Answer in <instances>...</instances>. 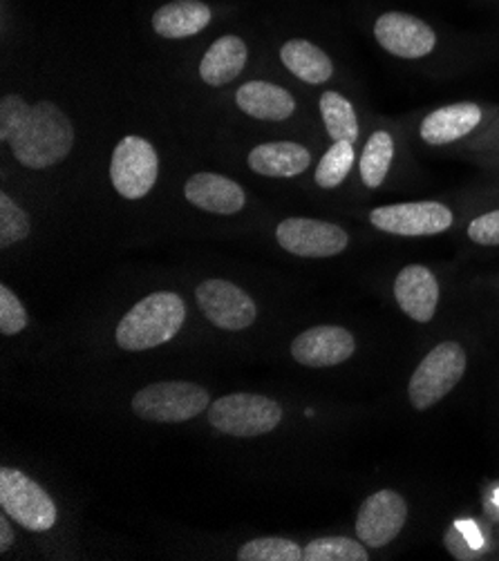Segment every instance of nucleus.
Returning a JSON list of instances; mask_svg holds the SVG:
<instances>
[{"label": "nucleus", "instance_id": "bb28decb", "mask_svg": "<svg viewBox=\"0 0 499 561\" xmlns=\"http://www.w3.org/2000/svg\"><path fill=\"white\" fill-rule=\"evenodd\" d=\"M30 231L32 224L27 213L10 195H0V247L8 249L25 240Z\"/></svg>", "mask_w": 499, "mask_h": 561}, {"label": "nucleus", "instance_id": "6e6552de", "mask_svg": "<svg viewBox=\"0 0 499 561\" xmlns=\"http://www.w3.org/2000/svg\"><path fill=\"white\" fill-rule=\"evenodd\" d=\"M453 213L439 202H410L378 206L370 213L372 227L401 238L439 236L453 227Z\"/></svg>", "mask_w": 499, "mask_h": 561}, {"label": "nucleus", "instance_id": "4be33fe9", "mask_svg": "<svg viewBox=\"0 0 499 561\" xmlns=\"http://www.w3.org/2000/svg\"><path fill=\"white\" fill-rule=\"evenodd\" d=\"M320 115L331 141H350L359 139V119L354 105L339 94L337 90H327L320 96Z\"/></svg>", "mask_w": 499, "mask_h": 561}, {"label": "nucleus", "instance_id": "39448f33", "mask_svg": "<svg viewBox=\"0 0 499 561\" xmlns=\"http://www.w3.org/2000/svg\"><path fill=\"white\" fill-rule=\"evenodd\" d=\"M208 421L222 434L253 438L279 427L283 410L279 403L260 394H229L211 405Z\"/></svg>", "mask_w": 499, "mask_h": 561}, {"label": "nucleus", "instance_id": "f03ea898", "mask_svg": "<svg viewBox=\"0 0 499 561\" xmlns=\"http://www.w3.org/2000/svg\"><path fill=\"white\" fill-rule=\"evenodd\" d=\"M186 320V305L173 291H157L137 302L117 324V345L146 352L173 341Z\"/></svg>", "mask_w": 499, "mask_h": 561}, {"label": "nucleus", "instance_id": "f257e3e1", "mask_svg": "<svg viewBox=\"0 0 499 561\" xmlns=\"http://www.w3.org/2000/svg\"><path fill=\"white\" fill-rule=\"evenodd\" d=\"M19 163L32 171L61 163L75 146V128L66 112L49 101L30 107L23 124L8 141Z\"/></svg>", "mask_w": 499, "mask_h": 561}, {"label": "nucleus", "instance_id": "9b49d317", "mask_svg": "<svg viewBox=\"0 0 499 561\" xmlns=\"http://www.w3.org/2000/svg\"><path fill=\"white\" fill-rule=\"evenodd\" d=\"M195 298L206 320L219 329L240 331L256 322V302L245 289L227 279H206L195 289Z\"/></svg>", "mask_w": 499, "mask_h": 561}, {"label": "nucleus", "instance_id": "ddd939ff", "mask_svg": "<svg viewBox=\"0 0 499 561\" xmlns=\"http://www.w3.org/2000/svg\"><path fill=\"white\" fill-rule=\"evenodd\" d=\"M356 352L354 335L345 327L318 324L303 331L292 343V356L305 367H337Z\"/></svg>", "mask_w": 499, "mask_h": 561}, {"label": "nucleus", "instance_id": "5701e85b", "mask_svg": "<svg viewBox=\"0 0 499 561\" xmlns=\"http://www.w3.org/2000/svg\"><path fill=\"white\" fill-rule=\"evenodd\" d=\"M395 159V139L390 133L376 130L361 154V178L367 188H378L387 173H390V163Z\"/></svg>", "mask_w": 499, "mask_h": 561}, {"label": "nucleus", "instance_id": "7c9ffc66", "mask_svg": "<svg viewBox=\"0 0 499 561\" xmlns=\"http://www.w3.org/2000/svg\"><path fill=\"white\" fill-rule=\"evenodd\" d=\"M443 541H446V548H449V552L455 559H477V554L481 552V550L470 546V541L464 537V533L460 530L457 524L449 530V535H446V539H443Z\"/></svg>", "mask_w": 499, "mask_h": 561}, {"label": "nucleus", "instance_id": "a878e982", "mask_svg": "<svg viewBox=\"0 0 499 561\" xmlns=\"http://www.w3.org/2000/svg\"><path fill=\"white\" fill-rule=\"evenodd\" d=\"M240 561H303V548L292 539L260 537L238 550Z\"/></svg>", "mask_w": 499, "mask_h": 561}, {"label": "nucleus", "instance_id": "a211bd4d", "mask_svg": "<svg viewBox=\"0 0 499 561\" xmlns=\"http://www.w3.org/2000/svg\"><path fill=\"white\" fill-rule=\"evenodd\" d=\"M236 103L245 115L260 122H285L296 110V101L285 88L266 81L245 83L236 92Z\"/></svg>", "mask_w": 499, "mask_h": 561}, {"label": "nucleus", "instance_id": "7ed1b4c3", "mask_svg": "<svg viewBox=\"0 0 499 561\" xmlns=\"http://www.w3.org/2000/svg\"><path fill=\"white\" fill-rule=\"evenodd\" d=\"M466 365V352L455 341L439 343L430 350L408 382V399L412 408L426 412L443 401V397H449L462 382Z\"/></svg>", "mask_w": 499, "mask_h": 561}, {"label": "nucleus", "instance_id": "393cba45", "mask_svg": "<svg viewBox=\"0 0 499 561\" xmlns=\"http://www.w3.org/2000/svg\"><path fill=\"white\" fill-rule=\"evenodd\" d=\"M354 165V144L334 141L316 168V184L320 188H337L345 182Z\"/></svg>", "mask_w": 499, "mask_h": 561}, {"label": "nucleus", "instance_id": "dca6fc26", "mask_svg": "<svg viewBox=\"0 0 499 561\" xmlns=\"http://www.w3.org/2000/svg\"><path fill=\"white\" fill-rule=\"evenodd\" d=\"M186 199L215 215H234L245 208V191L238 182L215 173H197L184 186Z\"/></svg>", "mask_w": 499, "mask_h": 561}, {"label": "nucleus", "instance_id": "6ab92c4d", "mask_svg": "<svg viewBox=\"0 0 499 561\" xmlns=\"http://www.w3.org/2000/svg\"><path fill=\"white\" fill-rule=\"evenodd\" d=\"M311 163V152L294 141H273L249 152L251 171L262 178H296Z\"/></svg>", "mask_w": 499, "mask_h": 561}, {"label": "nucleus", "instance_id": "1a4fd4ad", "mask_svg": "<svg viewBox=\"0 0 499 561\" xmlns=\"http://www.w3.org/2000/svg\"><path fill=\"white\" fill-rule=\"evenodd\" d=\"M279 244L300 257H334L350 244V236L331 221L311 217H290L275 229Z\"/></svg>", "mask_w": 499, "mask_h": 561}, {"label": "nucleus", "instance_id": "cd10ccee", "mask_svg": "<svg viewBox=\"0 0 499 561\" xmlns=\"http://www.w3.org/2000/svg\"><path fill=\"white\" fill-rule=\"evenodd\" d=\"M27 327V311L10 287H0V333L16 335Z\"/></svg>", "mask_w": 499, "mask_h": 561}, {"label": "nucleus", "instance_id": "4468645a", "mask_svg": "<svg viewBox=\"0 0 499 561\" xmlns=\"http://www.w3.org/2000/svg\"><path fill=\"white\" fill-rule=\"evenodd\" d=\"M395 298L401 311L415 322H430L439 307V283L423 264H410L395 279Z\"/></svg>", "mask_w": 499, "mask_h": 561}, {"label": "nucleus", "instance_id": "b1692460", "mask_svg": "<svg viewBox=\"0 0 499 561\" xmlns=\"http://www.w3.org/2000/svg\"><path fill=\"white\" fill-rule=\"evenodd\" d=\"M370 552L363 541L348 537H322L303 548V561H367Z\"/></svg>", "mask_w": 499, "mask_h": 561}, {"label": "nucleus", "instance_id": "aec40b11", "mask_svg": "<svg viewBox=\"0 0 499 561\" xmlns=\"http://www.w3.org/2000/svg\"><path fill=\"white\" fill-rule=\"evenodd\" d=\"M213 12L202 0H173L152 16V30L161 38H189L211 25Z\"/></svg>", "mask_w": 499, "mask_h": 561}, {"label": "nucleus", "instance_id": "412c9836", "mask_svg": "<svg viewBox=\"0 0 499 561\" xmlns=\"http://www.w3.org/2000/svg\"><path fill=\"white\" fill-rule=\"evenodd\" d=\"M281 59L294 77L311 85H320L334 75V64H331L329 56L305 38L287 41L281 49Z\"/></svg>", "mask_w": 499, "mask_h": 561}, {"label": "nucleus", "instance_id": "f8f14e48", "mask_svg": "<svg viewBox=\"0 0 499 561\" xmlns=\"http://www.w3.org/2000/svg\"><path fill=\"white\" fill-rule=\"evenodd\" d=\"M374 36L378 45L399 59H423L436 45L434 30L406 12H387L376 19Z\"/></svg>", "mask_w": 499, "mask_h": 561}, {"label": "nucleus", "instance_id": "20e7f679", "mask_svg": "<svg viewBox=\"0 0 499 561\" xmlns=\"http://www.w3.org/2000/svg\"><path fill=\"white\" fill-rule=\"evenodd\" d=\"M208 405V391L186 380L152 382L133 397V412L150 423H184L202 414Z\"/></svg>", "mask_w": 499, "mask_h": 561}, {"label": "nucleus", "instance_id": "0eeeda50", "mask_svg": "<svg viewBox=\"0 0 499 561\" xmlns=\"http://www.w3.org/2000/svg\"><path fill=\"white\" fill-rule=\"evenodd\" d=\"M159 175V157L150 141L141 137H124L110 161V180L115 191L126 199L146 197Z\"/></svg>", "mask_w": 499, "mask_h": 561}, {"label": "nucleus", "instance_id": "c85d7f7f", "mask_svg": "<svg viewBox=\"0 0 499 561\" xmlns=\"http://www.w3.org/2000/svg\"><path fill=\"white\" fill-rule=\"evenodd\" d=\"M30 103H25L19 94H5L0 101V139L10 141L16 128L23 124L25 115L30 112Z\"/></svg>", "mask_w": 499, "mask_h": 561}, {"label": "nucleus", "instance_id": "2eb2a0df", "mask_svg": "<svg viewBox=\"0 0 499 561\" xmlns=\"http://www.w3.org/2000/svg\"><path fill=\"white\" fill-rule=\"evenodd\" d=\"M481 124V107L470 101L443 105L421 122L419 135L430 146H446L470 135Z\"/></svg>", "mask_w": 499, "mask_h": 561}, {"label": "nucleus", "instance_id": "c756f323", "mask_svg": "<svg viewBox=\"0 0 499 561\" xmlns=\"http://www.w3.org/2000/svg\"><path fill=\"white\" fill-rule=\"evenodd\" d=\"M468 238L481 247H499V208L475 217L468 224Z\"/></svg>", "mask_w": 499, "mask_h": 561}, {"label": "nucleus", "instance_id": "2f4dec72", "mask_svg": "<svg viewBox=\"0 0 499 561\" xmlns=\"http://www.w3.org/2000/svg\"><path fill=\"white\" fill-rule=\"evenodd\" d=\"M8 513L0 517V552H8L10 550V546L14 543V533H12V526H10V522H8Z\"/></svg>", "mask_w": 499, "mask_h": 561}, {"label": "nucleus", "instance_id": "f3484780", "mask_svg": "<svg viewBox=\"0 0 499 561\" xmlns=\"http://www.w3.org/2000/svg\"><path fill=\"white\" fill-rule=\"evenodd\" d=\"M249 59L247 43L240 36H219L202 56L200 64V77L211 88L227 85L236 81Z\"/></svg>", "mask_w": 499, "mask_h": 561}, {"label": "nucleus", "instance_id": "473e14b6", "mask_svg": "<svg viewBox=\"0 0 499 561\" xmlns=\"http://www.w3.org/2000/svg\"><path fill=\"white\" fill-rule=\"evenodd\" d=\"M457 526H460V530L464 533V537L470 541V546L477 548V550H481L484 539H481V535H479V528H477L475 524H470V522H457Z\"/></svg>", "mask_w": 499, "mask_h": 561}, {"label": "nucleus", "instance_id": "423d86ee", "mask_svg": "<svg viewBox=\"0 0 499 561\" xmlns=\"http://www.w3.org/2000/svg\"><path fill=\"white\" fill-rule=\"evenodd\" d=\"M0 506L32 533H45L57 524V506L49 494L27 474L12 468L0 470Z\"/></svg>", "mask_w": 499, "mask_h": 561}, {"label": "nucleus", "instance_id": "9d476101", "mask_svg": "<svg viewBox=\"0 0 499 561\" xmlns=\"http://www.w3.org/2000/svg\"><path fill=\"white\" fill-rule=\"evenodd\" d=\"M408 522V503L395 490L370 494L356 517V539L367 548H383L399 537Z\"/></svg>", "mask_w": 499, "mask_h": 561}]
</instances>
